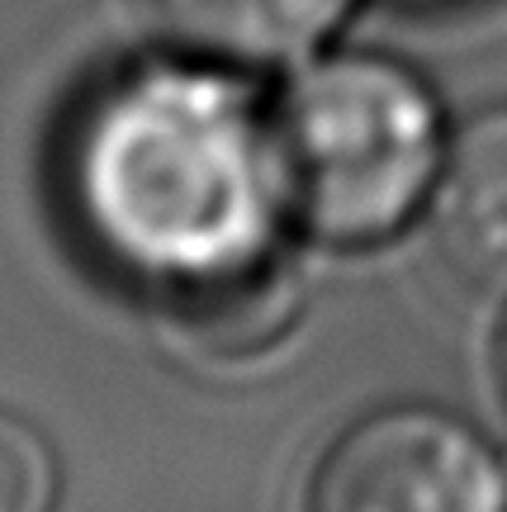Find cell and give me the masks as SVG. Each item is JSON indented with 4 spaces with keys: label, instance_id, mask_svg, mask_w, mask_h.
<instances>
[{
    "label": "cell",
    "instance_id": "cell-2",
    "mask_svg": "<svg viewBox=\"0 0 507 512\" xmlns=\"http://www.w3.org/2000/svg\"><path fill=\"white\" fill-rule=\"evenodd\" d=\"M290 219L323 247H380L427 214L446 119L432 86L380 53L299 62L271 100Z\"/></svg>",
    "mask_w": 507,
    "mask_h": 512
},
{
    "label": "cell",
    "instance_id": "cell-8",
    "mask_svg": "<svg viewBox=\"0 0 507 512\" xmlns=\"http://www.w3.org/2000/svg\"><path fill=\"white\" fill-rule=\"evenodd\" d=\"M399 5H417V10H455V5H470V0H399Z\"/></svg>",
    "mask_w": 507,
    "mask_h": 512
},
{
    "label": "cell",
    "instance_id": "cell-3",
    "mask_svg": "<svg viewBox=\"0 0 507 512\" xmlns=\"http://www.w3.org/2000/svg\"><path fill=\"white\" fill-rule=\"evenodd\" d=\"M304 512H507V470L460 413L389 403L327 441Z\"/></svg>",
    "mask_w": 507,
    "mask_h": 512
},
{
    "label": "cell",
    "instance_id": "cell-7",
    "mask_svg": "<svg viewBox=\"0 0 507 512\" xmlns=\"http://www.w3.org/2000/svg\"><path fill=\"white\" fill-rule=\"evenodd\" d=\"M493 361H498V389H503V403H507V318H503V332H498V351H493Z\"/></svg>",
    "mask_w": 507,
    "mask_h": 512
},
{
    "label": "cell",
    "instance_id": "cell-6",
    "mask_svg": "<svg viewBox=\"0 0 507 512\" xmlns=\"http://www.w3.org/2000/svg\"><path fill=\"white\" fill-rule=\"evenodd\" d=\"M62 470L57 451L29 418L0 408V512H53Z\"/></svg>",
    "mask_w": 507,
    "mask_h": 512
},
{
    "label": "cell",
    "instance_id": "cell-5",
    "mask_svg": "<svg viewBox=\"0 0 507 512\" xmlns=\"http://www.w3.org/2000/svg\"><path fill=\"white\" fill-rule=\"evenodd\" d=\"M356 0H143L147 19L176 53L233 72H271L304 62L342 29Z\"/></svg>",
    "mask_w": 507,
    "mask_h": 512
},
{
    "label": "cell",
    "instance_id": "cell-4",
    "mask_svg": "<svg viewBox=\"0 0 507 512\" xmlns=\"http://www.w3.org/2000/svg\"><path fill=\"white\" fill-rule=\"evenodd\" d=\"M441 266L479 294H507V105L465 119L427 200Z\"/></svg>",
    "mask_w": 507,
    "mask_h": 512
},
{
    "label": "cell",
    "instance_id": "cell-1",
    "mask_svg": "<svg viewBox=\"0 0 507 512\" xmlns=\"http://www.w3.org/2000/svg\"><path fill=\"white\" fill-rule=\"evenodd\" d=\"M76 238L190 347L252 356L304 309L271 105L233 67L171 53L86 86L62 128Z\"/></svg>",
    "mask_w": 507,
    "mask_h": 512
}]
</instances>
